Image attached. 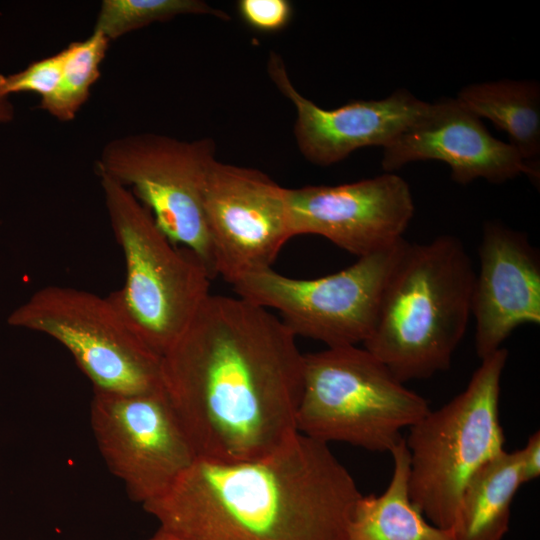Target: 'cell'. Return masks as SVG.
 Segmentation results:
<instances>
[{"instance_id": "1", "label": "cell", "mask_w": 540, "mask_h": 540, "mask_svg": "<svg viewBox=\"0 0 540 540\" xmlns=\"http://www.w3.org/2000/svg\"><path fill=\"white\" fill-rule=\"evenodd\" d=\"M303 363L296 336L268 309L210 294L161 357L162 387L197 458L252 461L298 433Z\"/></svg>"}, {"instance_id": "2", "label": "cell", "mask_w": 540, "mask_h": 540, "mask_svg": "<svg viewBox=\"0 0 540 540\" xmlns=\"http://www.w3.org/2000/svg\"><path fill=\"white\" fill-rule=\"evenodd\" d=\"M361 495L328 444L298 432L261 459L197 458L142 506L180 540H344Z\"/></svg>"}, {"instance_id": "3", "label": "cell", "mask_w": 540, "mask_h": 540, "mask_svg": "<svg viewBox=\"0 0 540 540\" xmlns=\"http://www.w3.org/2000/svg\"><path fill=\"white\" fill-rule=\"evenodd\" d=\"M475 273L455 236L407 242L363 347L403 384L447 370L471 316Z\"/></svg>"}, {"instance_id": "4", "label": "cell", "mask_w": 540, "mask_h": 540, "mask_svg": "<svg viewBox=\"0 0 540 540\" xmlns=\"http://www.w3.org/2000/svg\"><path fill=\"white\" fill-rule=\"evenodd\" d=\"M125 280L108 297L136 335L162 357L210 295L214 277L190 250L172 243L123 185L98 174Z\"/></svg>"}, {"instance_id": "5", "label": "cell", "mask_w": 540, "mask_h": 540, "mask_svg": "<svg viewBox=\"0 0 540 540\" xmlns=\"http://www.w3.org/2000/svg\"><path fill=\"white\" fill-rule=\"evenodd\" d=\"M508 351L481 360L467 387L409 428V491L437 527L452 529L462 493L474 474L504 450L500 383Z\"/></svg>"}, {"instance_id": "6", "label": "cell", "mask_w": 540, "mask_h": 540, "mask_svg": "<svg viewBox=\"0 0 540 540\" xmlns=\"http://www.w3.org/2000/svg\"><path fill=\"white\" fill-rule=\"evenodd\" d=\"M430 407L367 349L327 347L304 354L297 431L326 444L344 442L390 452L401 431Z\"/></svg>"}, {"instance_id": "7", "label": "cell", "mask_w": 540, "mask_h": 540, "mask_svg": "<svg viewBox=\"0 0 540 540\" xmlns=\"http://www.w3.org/2000/svg\"><path fill=\"white\" fill-rule=\"evenodd\" d=\"M7 321L64 346L93 392L131 395L162 388L161 357L136 335L108 296L49 285L14 309Z\"/></svg>"}, {"instance_id": "8", "label": "cell", "mask_w": 540, "mask_h": 540, "mask_svg": "<svg viewBox=\"0 0 540 540\" xmlns=\"http://www.w3.org/2000/svg\"><path fill=\"white\" fill-rule=\"evenodd\" d=\"M215 160L210 138L189 141L144 132L108 141L96 168L128 188L169 240L197 255L215 276L204 212L206 180Z\"/></svg>"}, {"instance_id": "9", "label": "cell", "mask_w": 540, "mask_h": 540, "mask_svg": "<svg viewBox=\"0 0 540 540\" xmlns=\"http://www.w3.org/2000/svg\"><path fill=\"white\" fill-rule=\"evenodd\" d=\"M406 243L402 238L337 273L315 279L291 278L270 268L246 275L232 286L239 297L277 310L296 337L327 347L363 344Z\"/></svg>"}, {"instance_id": "10", "label": "cell", "mask_w": 540, "mask_h": 540, "mask_svg": "<svg viewBox=\"0 0 540 540\" xmlns=\"http://www.w3.org/2000/svg\"><path fill=\"white\" fill-rule=\"evenodd\" d=\"M90 424L110 472L142 505L164 494L197 459L163 387L131 395L93 392Z\"/></svg>"}, {"instance_id": "11", "label": "cell", "mask_w": 540, "mask_h": 540, "mask_svg": "<svg viewBox=\"0 0 540 540\" xmlns=\"http://www.w3.org/2000/svg\"><path fill=\"white\" fill-rule=\"evenodd\" d=\"M204 212L215 274L231 285L270 269L292 238L286 188L253 168L216 159L206 180Z\"/></svg>"}, {"instance_id": "12", "label": "cell", "mask_w": 540, "mask_h": 540, "mask_svg": "<svg viewBox=\"0 0 540 540\" xmlns=\"http://www.w3.org/2000/svg\"><path fill=\"white\" fill-rule=\"evenodd\" d=\"M286 203L292 237L319 235L358 258L401 240L414 214L408 183L389 172L336 186L286 188Z\"/></svg>"}, {"instance_id": "13", "label": "cell", "mask_w": 540, "mask_h": 540, "mask_svg": "<svg viewBox=\"0 0 540 540\" xmlns=\"http://www.w3.org/2000/svg\"><path fill=\"white\" fill-rule=\"evenodd\" d=\"M268 73L296 109L294 136L299 151L318 166L338 163L367 146L388 147L429 105L399 89L384 99L352 100L338 108L324 109L298 92L284 62L274 52L270 53Z\"/></svg>"}, {"instance_id": "14", "label": "cell", "mask_w": 540, "mask_h": 540, "mask_svg": "<svg viewBox=\"0 0 540 540\" xmlns=\"http://www.w3.org/2000/svg\"><path fill=\"white\" fill-rule=\"evenodd\" d=\"M419 160L445 162L452 179L463 185L477 178L498 184L520 174L539 179L534 164L510 143L494 138L457 98L429 103L422 116L384 148L382 168L393 173Z\"/></svg>"}, {"instance_id": "15", "label": "cell", "mask_w": 540, "mask_h": 540, "mask_svg": "<svg viewBox=\"0 0 540 540\" xmlns=\"http://www.w3.org/2000/svg\"><path fill=\"white\" fill-rule=\"evenodd\" d=\"M471 315L480 360L502 348L524 324H540V259L523 232L487 221L479 246Z\"/></svg>"}, {"instance_id": "16", "label": "cell", "mask_w": 540, "mask_h": 540, "mask_svg": "<svg viewBox=\"0 0 540 540\" xmlns=\"http://www.w3.org/2000/svg\"><path fill=\"white\" fill-rule=\"evenodd\" d=\"M393 471L380 495H361L349 519L344 540H455L452 529L429 522L409 491L410 456L402 438L390 451Z\"/></svg>"}, {"instance_id": "17", "label": "cell", "mask_w": 540, "mask_h": 540, "mask_svg": "<svg viewBox=\"0 0 540 540\" xmlns=\"http://www.w3.org/2000/svg\"><path fill=\"white\" fill-rule=\"evenodd\" d=\"M521 485L519 450L503 451L483 465L462 493L452 527L455 540H502Z\"/></svg>"}, {"instance_id": "18", "label": "cell", "mask_w": 540, "mask_h": 540, "mask_svg": "<svg viewBox=\"0 0 540 540\" xmlns=\"http://www.w3.org/2000/svg\"><path fill=\"white\" fill-rule=\"evenodd\" d=\"M458 101L478 118L505 131L510 144L530 164L540 154V89L534 81L501 80L471 84Z\"/></svg>"}, {"instance_id": "19", "label": "cell", "mask_w": 540, "mask_h": 540, "mask_svg": "<svg viewBox=\"0 0 540 540\" xmlns=\"http://www.w3.org/2000/svg\"><path fill=\"white\" fill-rule=\"evenodd\" d=\"M109 44L106 36L93 30L86 39L71 42L62 49L60 81L50 96L40 100V108L60 121L73 120L101 75L100 67Z\"/></svg>"}, {"instance_id": "20", "label": "cell", "mask_w": 540, "mask_h": 540, "mask_svg": "<svg viewBox=\"0 0 540 540\" xmlns=\"http://www.w3.org/2000/svg\"><path fill=\"white\" fill-rule=\"evenodd\" d=\"M180 15L230 19L223 10L201 0H103L93 30L112 41L152 23L165 22Z\"/></svg>"}, {"instance_id": "21", "label": "cell", "mask_w": 540, "mask_h": 540, "mask_svg": "<svg viewBox=\"0 0 540 540\" xmlns=\"http://www.w3.org/2000/svg\"><path fill=\"white\" fill-rule=\"evenodd\" d=\"M63 65L62 50L30 63L16 73L0 74V96L8 97L15 93H35L40 100L50 96L60 81Z\"/></svg>"}, {"instance_id": "22", "label": "cell", "mask_w": 540, "mask_h": 540, "mask_svg": "<svg viewBox=\"0 0 540 540\" xmlns=\"http://www.w3.org/2000/svg\"><path fill=\"white\" fill-rule=\"evenodd\" d=\"M237 10L248 26L262 32L285 28L293 14L288 0H240Z\"/></svg>"}, {"instance_id": "23", "label": "cell", "mask_w": 540, "mask_h": 540, "mask_svg": "<svg viewBox=\"0 0 540 540\" xmlns=\"http://www.w3.org/2000/svg\"><path fill=\"white\" fill-rule=\"evenodd\" d=\"M523 484L535 480L540 475V432H534L519 450Z\"/></svg>"}, {"instance_id": "24", "label": "cell", "mask_w": 540, "mask_h": 540, "mask_svg": "<svg viewBox=\"0 0 540 540\" xmlns=\"http://www.w3.org/2000/svg\"><path fill=\"white\" fill-rule=\"evenodd\" d=\"M14 118V107L8 97L0 96V124L8 123Z\"/></svg>"}, {"instance_id": "25", "label": "cell", "mask_w": 540, "mask_h": 540, "mask_svg": "<svg viewBox=\"0 0 540 540\" xmlns=\"http://www.w3.org/2000/svg\"><path fill=\"white\" fill-rule=\"evenodd\" d=\"M148 540H180V539L158 528V530Z\"/></svg>"}]
</instances>
